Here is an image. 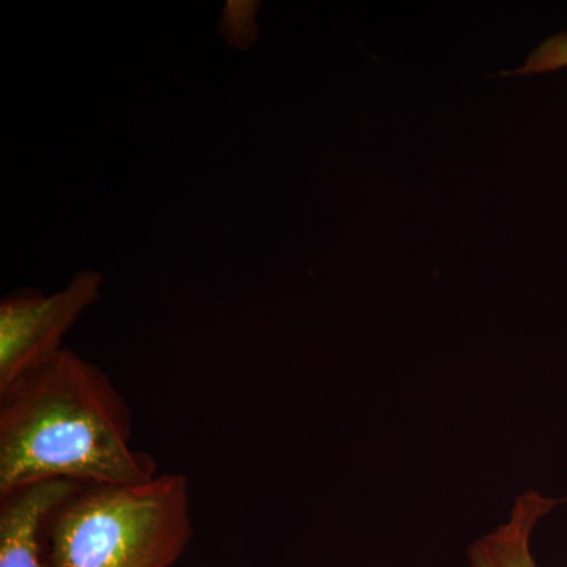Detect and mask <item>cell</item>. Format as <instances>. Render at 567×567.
Returning a JSON list of instances; mask_svg holds the SVG:
<instances>
[{
	"instance_id": "7",
	"label": "cell",
	"mask_w": 567,
	"mask_h": 567,
	"mask_svg": "<svg viewBox=\"0 0 567 567\" xmlns=\"http://www.w3.org/2000/svg\"><path fill=\"white\" fill-rule=\"evenodd\" d=\"M563 69H567V32L557 33L544 41L532 52L527 63L517 70V73L537 74Z\"/></svg>"
},
{
	"instance_id": "3",
	"label": "cell",
	"mask_w": 567,
	"mask_h": 567,
	"mask_svg": "<svg viewBox=\"0 0 567 567\" xmlns=\"http://www.w3.org/2000/svg\"><path fill=\"white\" fill-rule=\"evenodd\" d=\"M103 276L84 270L61 292L25 289L0 303V390L62 349L70 328L102 295Z\"/></svg>"
},
{
	"instance_id": "2",
	"label": "cell",
	"mask_w": 567,
	"mask_h": 567,
	"mask_svg": "<svg viewBox=\"0 0 567 567\" xmlns=\"http://www.w3.org/2000/svg\"><path fill=\"white\" fill-rule=\"evenodd\" d=\"M48 525L50 567H174L194 536L188 477L80 488Z\"/></svg>"
},
{
	"instance_id": "4",
	"label": "cell",
	"mask_w": 567,
	"mask_h": 567,
	"mask_svg": "<svg viewBox=\"0 0 567 567\" xmlns=\"http://www.w3.org/2000/svg\"><path fill=\"white\" fill-rule=\"evenodd\" d=\"M80 491L70 481H48L0 496V567H50L41 535L52 514Z\"/></svg>"
},
{
	"instance_id": "5",
	"label": "cell",
	"mask_w": 567,
	"mask_h": 567,
	"mask_svg": "<svg viewBox=\"0 0 567 567\" xmlns=\"http://www.w3.org/2000/svg\"><path fill=\"white\" fill-rule=\"evenodd\" d=\"M567 499L546 498L528 491L518 496L509 520L476 540L468 550L472 567H537L529 539L537 522Z\"/></svg>"
},
{
	"instance_id": "6",
	"label": "cell",
	"mask_w": 567,
	"mask_h": 567,
	"mask_svg": "<svg viewBox=\"0 0 567 567\" xmlns=\"http://www.w3.org/2000/svg\"><path fill=\"white\" fill-rule=\"evenodd\" d=\"M259 6V2H227L219 21V31L230 47L248 50L257 40L256 11Z\"/></svg>"
},
{
	"instance_id": "1",
	"label": "cell",
	"mask_w": 567,
	"mask_h": 567,
	"mask_svg": "<svg viewBox=\"0 0 567 567\" xmlns=\"http://www.w3.org/2000/svg\"><path fill=\"white\" fill-rule=\"evenodd\" d=\"M99 365L61 349L0 390V496L48 481L130 487L158 476Z\"/></svg>"
}]
</instances>
